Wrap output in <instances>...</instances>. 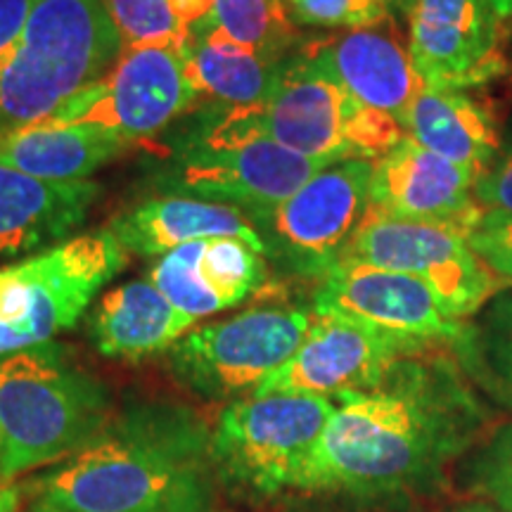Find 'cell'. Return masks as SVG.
<instances>
[{
    "mask_svg": "<svg viewBox=\"0 0 512 512\" xmlns=\"http://www.w3.org/2000/svg\"><path fill=\"white\" fill-rule=\"evenodd\" d=\"M494 427L451 349L403 356L375 387L337 401L297 491L387 498L432 489Z\"/></svg>",
    "mask_w": 512,
    "mask_h": 512,
    "instance_id": "cell-1",
    "label": "cell"
},
{
    "mask_svg": "<svg viewBox=\"0 0 512 512\" xmlns=\"http://www.w3.org/2000/svg\"><path fill=\"white\" fill-rule=\"evenodd\" d=\"M211 427L188 406L133 403L62 463L24 486L57 512H211Z\"/></svg>",
    "mask_w": 512,
    "mask_h": 512,
    "instance_id": "cell-2",
    "label": "cell"
},
{
    "mask_svg": "<svg viewBox=\"0 0 512 512\" xmlns=\"http://www.w3.org/2000/svg\"><path fill=\"white\" fill-rule=\"evenodd\" d=\"M110 420V392L64 344L0 356V484L53 467Z\"/></svg>",
    "mask_w": 512,
    "mask_h": 512,
    "instance_id": "cell-3",
    "label": "cell"
},
{
    "mask_svg": "<svg viewBox=\"0 0 512 512\" xmlns=\"http://www.w3.org/2000/svg\"><path fill=\"white\" fill-rule=\"evenodd\" d=\"M121 50L100 0H34L0 83V133L53 117L107 76Z\"/></svg>",
    "mask_w": 512,
    "mask_h": 512,
    "instance_id": "cell-4",
    "label": "cell"
},
{
    "mask_svg": "<svg viewBox=\"0 0 512 512\" xmlns=\"http://www.w3.org/2000/svg\"><path fill=\"white\" fill-rule=\"evenodd\" d=\"M228 114L247 131L328 164L339 159L375 162L406 136V128L392 114L370 110L351 98L306 46L278 64L264 100Z\"/></svg>",
    "mask_w": 512,
    "mask_h": 512,
    "instance_id": "cell-5",
    "label": "cell"
},
{
    "mask_svg": "<svg viewBox=\"0 0 512 512\" xmlns=\"http://www.w3.org/2000/svg\"><path fill=\"white\" fill-rule=\"evenodd\" d=\"M126 264L128 252L112 230L98 228L0 266V356L41 347L74 328Z\"/></svg>",
    "mask_w": 512,
    "mask_h": 512,
    "instance_id": "cell-6",
    "label": "cell"
},
{
    "mask_svg": "<svg viewBox=\"0 0 512 512\" xmlns=\"http://www.w3.org/2000/svg\"><path fill=\"white\" fill-rule=\"evenodd\" d=\"M337 401L261 394L230 401L211 430L216 477L238 494L275 498L297 491Z\"/></svg>",
    "mask_w": 512,
    "mask_h": 512,
    "instance_id": "cell-7",
    "label": "cell"
},
{
    "mask_svg": "<svg viewBox=\"0 0 512 512\" xmlns=\"http://www.w3.org/2000/svg\"><path fill=\"white\" fill-rule=\"evenodd\" d=\"M328 162L287 150L275 140L247 131L230 114L178 147L159 188L264 214L292 197Z\"/></svg>",
    "mask_w": 512,
    "mask_h": 512,
    "instance_id": "cell-8",
    "label": "cell"
},
{
    "mask_svg": "<svg viewBox=\"0 0 512 512\" xmlns=\"http://www.w3.org/2000/svg\"><path fill=\"white\" fill-rule=\"evenodd\" d=\"M313 309L256 306L190 330L169 351L176 380L204 399H247L304 344Z\"/></svg>",
    "mask_w": 512,
    "mask_h": 512,
    "instance_id": "cell-9",
    "label": "cell"
},
{
    "mask_svg": "<svg viewBox=\"0 0 512 512\" xmlns=\"http://www.w3.org/2000/svg\"><path fill=\"white\" fill-rule=\"evenodd\" d=\"M373 159H339L313 174L283 204L249 216L268 259L302 278L323 280L347 254L370 211Z\"/></svg>",
    "mask_w": 512,
    "mask_h": 512,
    "instance_id": "cell-10",
    "label": "cell"
},
{
    "mask_svg": "<svg viewBox=\"0 0 512 512\" xmlns=\"http://www.w3.org/2000/svg\"><path fill=\"white\" fill-rule=\"evenodd\" d=\"M339 264L413 275L437 294L448 316L470 320L505 285L451 223L406 221L368 211Z\"/></svg>",
    "mask_w": 512,
    "mask_h": 512,
    "instance_id": "cell-11",
    "label": "cell"
},
{
    "mask_svg": "<svg viewBox=\"0 0 512 512\" xmlns=\"http://www.w3.org/2000/svg\"><path fill=\"white\" fill-rule=\"evenodd\" d=\"M200 98L176 48H124L114 67L53 114L64 124L98 126L143 143L164 131Z\"/></svg>",
    "mask_w": 512,
    "mask_h": 512,
    "instance_id": "cell-12",
    "label": "cell"
},
{
    "mask_svg": "<svg viewBox=\"0 0 512 512\" xmlns=\"http://www.w3.org/2000/svg\"><path fill=\"white\" fill-rule=\"evenodd\" d=\"M408 43L430 88L479 91L510 74L505 22L491 0H415Z\"/></svg>",
    "mask_w": 512,
    "mask_h": 512,
    "instance_id": "cell-13",
    "label": "cell"
},
{
    "mask_svg": "<svg viewBox=\"0 0 512 512\" xmlns=\"http://www.w3.org/2000/svg\"><path fill=\"white\" fill-rule=\"evenodd\" d=\"M420 351L427 349L358 320L337 313H313L302 347L254 396L304 394L339 401L375 387L399 358Z\"/></svg>",
    "mask_w": 512,
    "mask_h": 512,
    "instance_id": "cell-14",
    "label": "cell"
},
{
    "mask_svg": "<svg viewBox=\"0 0 512 512\" xmlns=\"http://www.w3.org/2000/svg\"><path fill=\"white\" fill-rule=\"evenodd\" d=\"M313 313H337L422 349H451L465 328L422 280L363 264H339L325 275Z\"/></svg>",
    "mask_w": 512,
    "mask_h": 512,
    "instance_id": "cell-15",
    "label": "cell"
},
{
    "mask_svg": "<svg viewBox=\"0 0 512 512\" xmlns=\"http://www.w3.org/2000/svg\"><path fill=\"white\" fill-rule=\"evenodd\" d=\"M370 211L425 223H451L467 233L477 219L475 176L403 136L373 162Z\"/></svg>",
    "mask_w": 512,
    "mask_h": 512,
    "instance_id": "cell-16",
    "label": "cell"
},
{
    "mask_svg": "<svg viewBox=\"0 0 512 512\" xmlns=\"http://www.w3.org/2000/svg\"><path fill=\"white\" fill-rule=\"evenodd\" d=\"M306 48L330 69L351 98L370 110L392 114L401 126L425 86L415 69L411 43L396 17L316 38Z\"/></svg>",
    "mask_w": 512,
    "mask_h": 512,
    "instance_id": "cell-17",
    "label": "cell"
},
{
    "mask_svg": "<svg viewBox=\"0 0 512 512\" xmlns=\"http://www.w3.org/2000/svg\"><path fill=\"white\" fill-rule=\"evenodd\" d=\"M150 280L195 320L233 309L268 283V256L238 238H211L159 256Z\"/></svg>",
    "mask_w": 512,
    "mask_h": 512,
    "instance_id": "cell-18",
    "label": "cell"
},
{
    "mask_svg": "<svg viewBox=\"0 0 512 512\" xmlns=\"http://www.w3.org/2000/svg\"><path fill=\"white\" fill-rule=\"evenodd\" d=\"M112 235L126 252L164 256L197 240L238 238L268 256L259 228L238 207L188 195H164L140 202L112 221Z\"/></svg>",
    "mask_w": 512,
    "mask_h": 512,
    "instance_id": "cell-19",
    "label": "cell"
},
{
    "mask_svg": "<svg viewBox=\"0 0 512 512\" xmlns=\"http://www.w3.org/2000/svg\"><path fill=\"white\" fill-rule=\"evenodd\" d=\"M98 197L93 181L50 183L0 164V256L67 238Z\"/></svg>",
    "mask_w": 512,
    "mask_h": 512,
    "instance_id": "cell-20",
    "label": "cell"
},
{
    "mask_svg": "<svg viewBox=\"0 0 512 512\" xmlns=\"http://www.w3.org/2000/svg\"><path fill=\"white\" fill-rule=\"evenodd\" d=\"M195 323V318L176 309L159 287L145 278L102 294L91 313L88 332L102 356L136 363L171 351Z\"/></svg>",
    "mask_w": 512,
    "mask_h": 512,
    "instance_id": "cell-21",
    "label": "cell"
},
{
    "mask_svg": "<svg viewBox=\"0 0 512 512\" xmlns=\"http://www.w3.org/2000/svg\"><path fill=\"white\" fill-rule=\"evenodd\" d=\"M403 128L415 143L479 176L503 147L498 114L472 91H446L422 86Z\"/></svg>",
    "mask_w": 512,
    "mask_h": 512,
    "instance_id": "cell-22",
    "label": "cell"
},
{
    "mask_svg": "<svg viewBox=\"0 0 512 512\" xmlns=\"http://www.w3.org/2000/svg\"><path fill=\"white\" fill-rule=\"evenodd\" d=\"M133 140L98 126L48 117L0 133V164L50 183L88 181L100 166L131 150Z\"/></svg>",
    "mask_w": 512,
    "mask_h": 512,
    "instance_id": "cell-23",
    "label": "cell"
},
{
    "mask_svg": "<svg viewBox=\"0 0 512 512\" xmlns=\"http://www.w3.org/2000/svg\"><path fill=\"white\" fill-rule=\"evenodd\" d=\"M185 72L197 95H207L228 110L252 107L271 91L278 64L266 62L240 46L219 27L200 24L188 34L183 46Z\"/></svg>",
    "mask_w": 512,
    "mask_h": 512,
    "instance_id": "cell-24",
    "label": "cell"
},
{
    "mask_svg": "<svg viewBox=\"0 0 512 512\" xmlns=\"http://www.w3.org/2000/svg\"><path fill=\"white\" fill-rule=\"evenodd\" d=\"M453 356L477 392L512 413V287H505L465 320Z\"/></svg>",
    "mask_w": 512,
    "mask_h": 512,
    "instance_id": "cell-25",
    "label": "cell"
},
{
    "mask_svg": "<svg viewBox=\"0 0 512 512\" xmlns=\"http://www.w3.org/2000/svg\"><path fill=\"white\" fill-rule=\"evenodd\" d=\"M211 24L271 64L302 48L287 0H214Z\"/></svg>",
    "mask_w": 512,
    "mask_h": 512,
    "instance_id": "cell-26",
    "label": "cell"
},
{
    "mask_svg": "<svg viewBox=\"0 0 512 512\" xmlns=\"http://www.w3.org/2000/svg\"><path fill=\"white\" fill-rule=\"evenodd\" d=\"M119 31L124 48H176L183 53L188 36L178 27L169 0H100Z\"/></svg>",
    "mask_w": 512,
    "mask_h": 512,
    "instance_id": "cell-27",
    "label": "cell"
},
{
    "mask_svg": "<svg viewBox=\"0 0 512 512\" xmlns=\"http://www.w3.org/2000/svg\"><path fill=\"white\" fill-rule=\"evenodd\" d=\"M415 0H287L297 24L316 29H358L396 15H411Z\"/></svg>",
    "mask_w": 512,
    "mask_h": 512,
    "instance_id": "cell-28",
    "label": "cell"
},
{
    "mask_svg": "<svg viewBox=\"0 0 512 512\" xmlns=\"http://www.w3.org/2000/svg\"><path fill=\"white\" fill-rule=\"evenodd\" d=\"M470 491L512 512V422L498 425L465 463Z\"/></svg>",
    "mask_w": 512,
    "mask_h": 512,
    "instance_id": "cell-29",
    "label": "cell"
},
{
    "mask_svg": "<svg viewBox=\"0 0 512 512\" xmlns=\"http://www.w3.org/2000/svg\"><path fill=\"white\" fill-rule=\"evenodd\" d=\"M465 235L479 259L512 287V214L482 209Z\"/></svg>",
    "mask_w": 512,
    "mask_h": 512,
    "instance_id": "cell-30",
    "label": "cell"
},
{
    "mask_svg": "<svg viewBox=\"0 0 512 512\" xmlns=\"http://www.w3.org/2000/svg\"><path fill=\"white\" fill-rule=\"evenodd\" d=\"M475 200L482 209L512 214V140L475 181Z\"/></svg>",
    "mask_w": 512,
    "mask_h": 512,
    "instance_id": "cell-31",
    "label": "cell"
},
{
    "mask_svg": "<svg viewBox=\"0 0 512 512\" xmlns=\"http://www.w3.org/2000/svg\"><path fill=\"white\" fill-rule=\"evenodd\" d=\"M34 0H0V83L15 55Z\"/></svg>",
    "mask_w": 512,
    "mask_h": 512,
    "instance_id": "cell-32",
    "label": "cell"
},
{
    "mask_svg": "<svg viewBox=\"0 0 512 512\" xmlns=\"http://www.w3.org/2000/svg\"><path fill=\"white\" fill-rule=\"evenodd\" d=\"M169 5L185 36L214 15V0H169Z\"/></svg>",
    "mask_w": 512,
    "mask_h": 512,
    "instance_id": "cell-33",
    "label": "cell"
},
{
    "mask_svg": "<svg viewBox=\"0 0 512 512\" xmlns=\"http://www.w3.org/2000/svg\"><path fill=\"white\" fill-rule=\"evenodd\" d=\"M22 491L15 484H0V512H19Z\"/></svg>",
    "mask_w": 512,
    "mask_h": 512,
    "instance_id": "cell-34",
    "label": "cell"
},
{
    "mask_svg": "<svg viewBox=\"0 0 512 512\" xmlns=\"http://www.w3.org/2000/svg\"><path fill=\"white\" fill-rule=\"evenodd\" d=\"M448 512H508L503 510L501 505L491 503V501H484V498H477V501H465L456 505V508H451Z\"/></svg>",
    "mask_w": 512,
    "mask_h": 512,
    "instance_id": "cell-35",
    "label": "cell"
},
{
    "mask_svg": "<svg viewBox=\"0 0 512 512\" xmlns=\"http://www.w3.org/2000/svg\"><path fill=\"white\" fill-rule=\"evenodd\" d=\"M491 5H494L496 15L503 19V22H510L512 19V0H491Z\"/></svg>",
    "mask_w": 512,
    "mask_h": 512,
    "instance_id": "cell-36",
    "label": "cell"
},
{
    "mask_svg": "<svg viewBox=\"0 0 512 512\" xmlns=\"http://www.w3.org/2000/svg\"><path fill=\"white\" fill-rule=\"evenodd\" d=\"M27 512H57V510H48V508H38V505H31Z\"/></svg>",
    "mask_w": 512,
    "mask_h": 512,
    "instance_id": "cell-37",
    "label": "cell"
}]
</instances>
